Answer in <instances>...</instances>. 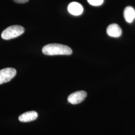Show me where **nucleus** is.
<instances>
[{
	"label": "nucleus",
	"instance_id": "nucleus-2",
	"mask_svg": "<svg viewBox=\"0 0 135 135\" xmlns=\"http://www.w3.org/2000/svg\"><path fill=\"white\" fill-rule=\"evenodd\" d=\"M24 32V28L21 26H11L3 31L1 37L2 39L8 40L19 37L23 34Z\"/></svg>",
	"mask_w": 135,
	"mask_h": 135
},
{
	"label": "nucleus",
	"instance_id": "nucleus-8",
	"mask_svg": "<svg viewBox=\"0 0 135 135\" xmlns=\"http://www.w3.org/2000/svg\"><path fill=\"white\" fill-rule=\"evenodd\" d=\"M124 16L127 22L131 23L135 19V10L133 7L128 6L124 12Z\"/></svg>",
	"mask_w": 135,
	"mask_h": 135
},
{
	"label": "nucleus",
	"instance_id": "nucleus-7",
	"mask_svg": "<svg viewBox=\"0 0 135 135\" xmlns=\"http://www.w3.org/2000/svg\"><path fill=\"white\" fill-rule=\"evenodd\" d=\"M38 113L35 111H29L21 115L19 120L21 122H29L35 120L38 118Z\"/></svg>",
	"mask_w": 135,
	"mask_h": 135
},
{
	"label": "nucleus",
	"instance_id": "nucleus-4",
	"mask_svg": "<svg viewBox=\"0 0 135 135\" xmlns=\"http://www.w3.org/2000/svg\"><path fill=\"white\" fill-rule=\"evenodd\" d=\"M87 95V93L84 91H77L69 96L68 97V101L73 105L78 104L85 100Z\"/></svg>",
	"mask_w": 135,
	"mask_h": 135
},
{
	"label": "nucleus",
	"instance_id": "nucleus-1",
	"mask_svg": "<svg viewBox=\"0 0 135 135\" xmlns=\"http://www.w3.org/2000/svg\"><path fill=\"white\" fill-rule=\"evenodd\" d=\"M44 54L48 56L70 55L72 50L69 46L59 44H50L44 46L42 48Z\"/></svg>",
	"mask_w": 135,
	"mask_h": 135
},
{
	"label": "nucleus",
	"instance_id": "nucleus-9",
	"mask_svg": "<svg viewBox=\"0 0 135 135\" xmlns=\"http://www.w3.org/2000/svg\"><path fill=\"white\" fill-rule=\"evenodd\" d=\"M87 1L90 5L94 6H100L104 2V0H87Z\"/></svg>",
	"mask_w": 135,
	"mask_h": 135
},
{
	"label": "nucleus",
	"instance_id": "nucleus-10",
	"mask_svg": "<svg viewBox=\"0 0 135 135\" xmlns=\"http://www.w3.org/2000/svg\"><path fill=\"white\" fill-rule=\"evenodd\" d=\"M15 3L18 4H24L29 1V0H13Z\"/></svg>",
	"mask_w": 135,
	"mask_h": 135
},
{
	"label": "nucleus",
	"instance_id": "nucleus-3",
	"mask_svg": "<svg viewBox=\"0 0 135 135\" xmlns=\"http://www.w3.org/2000/svg\"><path fill=\"white\" fill-rule=\"evenodd\" d=\"M17 73L16 70L12 68H7L0 70V85L9 82L14 78Z\"/></svg>",
	"mask_w": 135,
	"mask_h": 135
},
{
	"label": "nucleus",
	"instance_id": "nucleus-5",
	"mask_svg": "<svg viewBox=\"0 0 135 135\" xmlns=\"http://www.w3.org/2000/svg\"><path fill=\"white\" fill-rule=\"evenodd\" d=\"M107 33L112 37L118 38L122 35V30L118 25L113 24L108 27L107 29Z\"/></svg>",
	"mask_w": 135,
	"mask_h": 135
},
{
	"label": "nucleus",
	"instance_id": "nucleus-6",
	"mask_svg": "<svg viewBox=\"0 0 135 135\" xmlns=\"http://www.w3.org/2000/svg\"><path fill=\"white\" fill-rule=\"evenodd\" d=\"M69 12L71 14L74 16H79L83 12V8L82 5L77 2H72L71 3L68 7Z\"/></svg>",
	"mask_w": 135,
	"mask_h": 135
}]
</instances>
